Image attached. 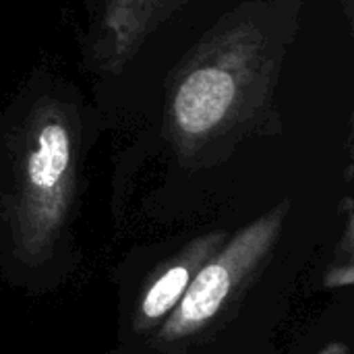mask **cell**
I'll list each match as a JSON object with an SVG mask.
<instances>
[{"label": "cell", "instance_id": "obj_1", "mask_svg": "<svg viewBox=\"0 0 354 354\" xmlns=\"http://www.w3.org/2000/svg\"><path fill=\"white\" fill-rule=\"evenodd\" d=\"M307 0H245L170 68L162 139L185 170H212L257 137L282 133L278 85Z\"/></svg>", "mask_w": 354, "mask_h": 354}, {"label": "cell", "instance_id": "obj_2", "mask_svg": "<svg viewBox=\"0 0 354 354\" xmlns=\"http://www.w3.org/2000/svg\"><path fill=\"white\" fill-rule=\"evenodd\" d=\"M95 122L81 89L48 64L35 66L0 110V228L23 266L56 253Z\"/></svg>", "mask_w": 354, "mask_h": 354}, {"label": "cell", "instance_id": "obj_3", "mask_svg": "<svg viewBox=\"0 0 354 354\" xmlns=\"http://www.w3.org/2000/svg\"><path fill=\"white\" fill-rule=\"evenodd\" d=\"M290 199L228 236L222 247L199 268L185 297L156 332V344H187L209 332L241 299L255 274L276 249Z\"/></svg>", "mask_w": 354, "mask_h": 354}, {"label": "cell", "instance_id": "obj_4", "mask_svg": "<svg viewBox=\"0 0 354 354\" xmlns=\"http://www.w3.org/2000/svg\"><path fill=\"white\" fill-rule=\"evenodd\" d=\"M193 0H89L81 35V66L118 77L145 44Z\"/></svg>", "mask_w": 354, "mask_h": 354}, {"label": "cell", "instance_id": "obj_5", "mask_svg": "<svg viewBox=\"0 0 354 354\" xmlns=\"http://www.w3.org/2000/svg\"><path fill=\"white\" fill-rule=\"evenodd\" d=\"M228 239L226 232H205L187 243L172 259H168L145 284L137 301L133 328L139 334L158 330L164 319L185 297L199 268L222 247Z\"/></svg>", "mask_w": 354, "mask_h": 354}, {"label": "cell", "instance_id": "obj_6", "mask_svg": "<svg viewBox=\"0 0 354 354\" xmlns=\"http://www.w3.org/2000/svg\"><path fill=\"white\" fill-rule=\"evenodd\" d=\"M354 282V263L344 259H334L324 276V288L326 290H342L351 288Z\"/></svg>", "mask_w": 354, "mask_h": 354}, {"label": "cell", "instance_id": "obj_7", "mask_svg": "<svg viewBox=\"0 0 354 354\" xmlns=\"http://www.w3.org/2000/svg\"><path fill=\"white\" fill-rule=\"evenodd\" d=\"M317 354H351V351H348V344H344L340 340H334V342L326 344Z\"/></svg>", "mask_w": 354, "mask_h": 354}, {"label": "cell", "instance_id": "obj_8", "mask_svg": "<svg viewBox=\"0 0 354 354\" xmlns=\"http://www.w3.org/2000/svg\"><path fill=\"white\" fill-rule=\"evenodd\" d=\"M340 4H342V10H344V17H346L348 21H353V15H354V0H340Z\"/></svg>", "mask_w": 354, "mask_h": 354}]
</instances>
